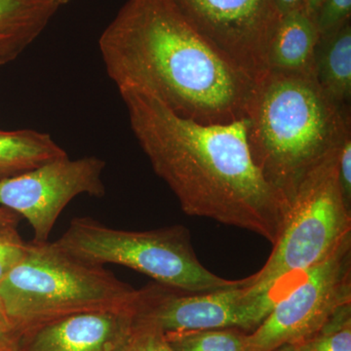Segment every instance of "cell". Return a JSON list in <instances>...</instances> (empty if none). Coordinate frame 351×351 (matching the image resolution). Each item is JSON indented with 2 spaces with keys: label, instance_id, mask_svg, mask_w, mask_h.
Returning <instances> with one entry per match:
<instances>
[{
  "label": "cell",
  "instance_id": "cell-1",
  "mask_svg": "<svg viewBox=\"0 0 351 351\" xmlns=\"http://www.w3.org/2000/svg\"><path fill=\"white\" fill-rule=\"evenodd\" d=\"M119 92L141 149L184 214L248 230L276 243L290 202L256 165L246 117L200 123L176 114L144 92Z\"/></svg>",
  "mask_w": 351,
  "mask_h": 351
},
{
  "label": "cell",
  "instance_id": "cell-13",
  "mask_svg": "<svg viewBox=\"0 0 351 351\" xmlns=\"http://www.w3.org/2000/svg\"><path fill=\"white\" fill-rule=\"evenodd\" d=\"M59 8L50 0H0V69L24 53Z\"/></svg>",
  "mask_w": 351,
  "mask_h": 351
},
{
  "label": "cell",
  "instance_id": "cell-16",
  "mask_svg": "<svg viewBox=\"0 0 351 351\" xmlns=\"http://www.w3.org/2000/svg\"><path fill=\"white\" fill-rule=\"evenodd\" d=\"M174 351H246V332L239 329L165 332Z\"/></svg>",
  "mask_w": 351,
  "mask_h": 351
},
{
  "label": "cell",
  "instance_id": "cell-21",
  "mask_svg": "<svg viewBox=\"0 0 351 351\" xmlns=\"http://www.w3.org/2000/svg\"><path fill=\"white\" fill-rule=\"evenodd\" d=\"M337 169L343 200L346 206L351 210V131L346 133L339 145Z\"/></svg>",
  "mask_w": 351,
  "mask_h": 351
},
{
  "label": "cell",
  "instance_id": "cell-24",
  "mask_svg": "<svg viewBox=\"0 0 351 351\" xmlns=\"http://www.w3.org/2000/svg\"><path fill=\"white\" fill-rule=\"evenodd\" d=\"M274 1L279 14L282 16L291 12V11L304 8V1L306 0H274Z\"/></svg>",
  "mask_w": 351,
  "mask_h": 351
},
{
  "label": "cell",
  "instance_id": "cell-6",
  "mask_svg": "<svg viewBox=\"0 0 351 351\" xmlns=\"http://www.w3.org/2000/svg\"><path fill=\"white\" fill-rule=\"evenodd\" d=\"M338 149L309 171L289 198L282 232L262 269L245 278L242 300L262 294L288 274L315 267L351 237V210L339 184Z\"/></svg>",
  "mask_w": 351,
  "mask_h": 351
},
{
  "label": "cell",
  "instance_id": "cell-17",
  "mask_svg": "<svg viewBox=\"0 0 351 351\" xmlns=\"http://www.w3.org/2000/svg\"><path fill=\"white\" fill-rule=\"evenodd\" d=\"M292 346L295 351H351V304L339 307L322 326Z\"/></svg>",
  "mask_w": 351,
  "mask_h": 351
},
{
  "label": "cell",
  "instance_id": "cell-22",
  "mask_svg": "<svg viewBox=\"0 0 351 351\" xmlns=\"http://www.w3.org/2000/svg\"><path fill=\"white\" fill-rule=\"evenodd\" d=\"M21 336L17 331H0V351H20Z\"/></svg>",
  "mask_w": 351,
  "mask_h": 351
},
{
  "label": "cell",
  "instance_id": "cell-7",
  "mask_svg": "<svg viewBox=\"0 0 351 351\" xmlns=\"http://www.w3.org/2000/svg\"><path fill=\"white\" fill-rule=\"evenodd\" d=\"M351 304V237L304 276L246 335V351H274L294 345Z\"/></svg>",
  "mask_w": 351,
  "mask_h": 351
},
{
  "label": "cell",
  "instance_id": "cell-15",
  "mask_svg": "<svg viewBox=\"0 0 351 351\" xmlns=\"http://www.w3.org/2000/svg\"><path fill=\"white\" fill-rule=\"evenodd\" d=\"M66 156L50 134L32 129L0 130V182Z\"/></svg>",
  "mask_w": 351,
  "mask_h": 351
},
{
  "label": "cell",
  "instance_id": "cell-9",
  "mask_svg": "<svg viewBox=\"0 0 351 351\" xmlns=\"http://www.w3.org/2000/svg\"><path fill=\"white\" fill-rule=\"evenodd\" d=\"M106 162L97 156H69L0 182V205L24 217L34 242H46L60 215L73 198L104 197Z\"/></svg>",
  "mask_w": 351,
  "mask_h": 351
},
{
  "label": "cell",
  "instance_id": "cell-4",
  "mask_svg": "<svg viewBox=\"0 0 351 351\" xmlns=\"http://www.w3.org/2000/svg\"><path fill=\"white\" fill-rule=\"evenodd\" d=\"M138 295L140 289L55 241L27 242L24 258L0 282V301L21 335L71 314L128 304Z\"/></svg>",
  "mask_w": 351,
  "mask_h": 351
},
{
  "label": "cell",
  "instance_id": "cell-27",
  "mask_svg": "<svg viewBox=\"0 0 351 351\" xmlns=\"http://www.w3.org/2000/svg\"><path fill=\"white\" fill-rule=\"evenodd\" d=\"M274 351H295V350L292 345H284Z\"/></svg>",
  "mask_w": 351,
  "mask_h": 351
},
{
  "label": "cell",
  "instance_id": "cell-23",
  "mask_svg": "<svg viewBox=\"0 0 351 351\" xmlns=\"http://www.w3.org/2000/svg\"><path fill=\"white\" fill-rule=\"evenodd\" d=\"M20 216L15 212L0 207V230L2 228H18Z\"/></svg>",
  "mask_w": 351,
  "mask_h": 351
},
{
  "label": "cell",
  "instance_id": "cell-28",
  "mask_svg": "<svg viewBox=\"0 0 351 351\" xmlns=\"http://www.w3.org/2000/svg\"><path fill=\"white\" fill-rule=\"evenodd\" d=\"M50 1L54 2L57 5L61 7L62 5H64V4L69 3L71 0H50Z\"/></svg>",
  "mask_w": 351,
  "mask_h": 351
},
{
  "label": "cell",
  "instance_id": "cell-11",
  "mask_svg": "<svg viewBox=\"0 0 351 351\" xmlns=\"http://www.w3.org/2000/svg\"><path fill=\"white\" fill-rule=\"evenodd\" d=\"M244 284L206 293L149 284L144 287L145 313L164 334L230 328L251 332L242 302Z\"/></svg>",
  "mask_w": 351,
  "mask_h": 351
},
{
  "label": "cell",
  "instance_id": "cell-14",
  "mask_svg": "<svg viewBox=\"0 0 351 351\" xmlns=\"http://www.w3.org/2000/svg\"><path fill=\"white\" fill-rule=\"evenodd\" d=\"M314 80L339 108L350 110L351 22L320 36L314 61Z\"/></svg>",
  "mask_w": 351,
  "mask_h": 351
},
{
  "label": "cell",
  "instance_id": "cell-3",
  "mask_svg": "<svg viewBox=\"0 0 351 351\" xmlns=\"http://www.w3.org/2000/svg\"><path fill=\"white\" fill-rule=\"evenodd\" d=\"M245 117L256 165L288 200L351 131L350 110L332 103L311 76L269 71L256 82Z\"/></svg>",
  "mask_w": 351,
  "mask_h": 351
},
{
  "label": "cell",
  "instance_id": "cell-8",
  "mask_svg": "<svg viewBox=\"0 0 351 351\" xmlns=\"http://www.w3.org/2000/svg\"><path fill=\"white\" fill-rule=\"evenodd\" d=\"M182 18L242 73H269L267 50L281 15L274 0H170Z\"/></svg>",
  "mask_w": 351,
  "mask_h": 351
},
{
  "label": "cell",
  "instance_id": "cell-18",
  "mask_svg": "<svg viewBox=\"0 0 351 351\" xmlns=\"http://www.w3.org/2000/svg\"><path fill=\"white\" fill-rule=\"evenodd\" d=\"M125 351H174L168 343L164 332L145 313L144 294L135 330Z\"/></svg>",
  "mask_w": 351,
  "mask_h": 351
},
{
  "label": "cell",
  "instance_id": "cell-2",
  "mask_svg": "<svg viewBox=\"0 0 351 351\" xmlns=\"http://www.w3.org/2000/svg\"><path fill=\"white\" fill-rule=\"evenodd\" d=\"M99 49L119 91L144 92L200 123L246 117L256 82L197 34L170 0H127L101 34Z\"/></svg>",
  "mask_w": 351,
  "mask_h": 351
},
{
  "label": "cell",
  "instance_id": "cell-10",
  "mask_svg": "<svg viewBox=\"0 0 351 351\" xmlns=\"http://www.w3.org/2000/svg\"><path fill=\"white\" fill-rule=\"evenodd\" d=\"M142 289L135 301L64 316L23 332L20 351H125L137 322Z\"/></svg>",
  "mask_w": 351,
  "mask_h": 351
},
{
  "label": "cell",
  "instance_id": "cell-25",
  "mask_svg": "<svg viewBox=\"0 0 351 351\" xmlns=\"http://www.w3.org/2000/svg\"><path fill=\"white\" fill-rule=\"evenodd\" d=\"M0 331H16V330L14 329L13 325L11 324L10 320L7 317L5 311H4L3 306H2L1 301H0Z\"/></svg>",
  "mask_w": 351,
  "mask_h": 351
},
{
  "label": "cell",
  "instance_id": "cell-5",
  "mask_svg": "<svg viewBox=\"0 0 351 351\" xmlns=\"http://www.w3.org/2000/svg\"><path fill=\"white\" fill-rule=\"evenodd\" d=\"M55 242L85 262L129 267L180 292H212L245 281L223 278L207 269L196 256L191 232L182 225L132 232L82 217L71 219L68 230Z\"/></svg>",
  "mask_w": 351,
  "mask_h": 351
},
{
  "label": "cell",
  "instance_id": "cell-19",
  "mask_svg": "<svg viewBox=\"0 0 351 351\" xmlns=\"http://www.w3.org/2000/svg\"><path fill=\"white\" fill-rule=\"evenodd\" d=\"M27 242L24 241L17 228L0 230V282L24 258Z\"/></svg>",
  "mask_w": 351,
  "mask_h": 351
},
{
  "label": "cell",
  "instance_id": "cell-20",
  "mask_svg": "<svg viewBox=\"0 0 351 351\" xmlns=\"http://www.w3.org/2000/svg\"><path fill=\"white\" fill-rule=\"evenodd\" d=\"M351 0H323L314 21L320 36L331 34L350 22Z\"/></svg>",
  "mask_w": 351,
  "mask_h": 351
},
{
  "label": "cell",
  "instance_id": "cell-26",
  "mask_svg": "<svg viewBox=\"0 0 351 351\" xmlns=\"http://www.w3.org/2000/svg\"><path fill=\"white\" fill-rule=\"evenodd\" d=\"M322 2L323 0H306L304 1V10L314 19Z\"/></svg>",
  "mask_w": 351,
  "mask_h": 351
},
{
  "label": "cell",
  "instance_id": "cell-12",
  "mask_svg": "<svg viewBox=\"0 0 351 351\" xmlns=\"http://www.w3.org/2000/svg\"><path fill=\"white\" fill-rule=\"evenodd\" d=\"M320 34L304 8L281 16L267 50V69L284 75L314 77Z\"/></svg>",
  "mask_w": 351,
  "mask_h": 351
}]
</instances>
